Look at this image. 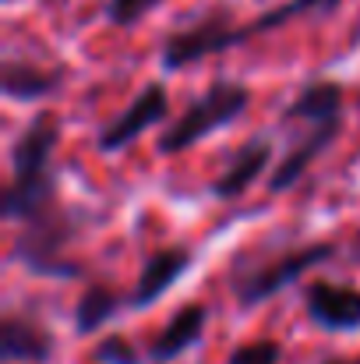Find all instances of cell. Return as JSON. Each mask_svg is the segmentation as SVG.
<instances>
[{
	"label": "cell",
	"mask_w": 360,
	"mask_h": 364,
	"mask_svg": "<svg viewBox=\"0 0 360 364\" xmlns=\"http://www.w3.org/2000/svg\"><path fill=\"white\" fill-rule=\"evenodd\" d=\"M57 145H60V121L50 110L36 114L18 131L11 145V181L4 188V205H0L7 223H21L36 209L60 198L57 170H53Z\"/></svg>",
	"instance_id": "obj_1"
},
{
	"label": "cell",
	"mask_w": 360,
	"mask_h": 364,
	"mask_svg": "<svg viewBox=\"0 0 360 364\" xmlns=\"http://www.w3.org/2000/svg\"><path fill=\"white\" fill-rule=\"evenodd\" d=\"M82 237V213L67 202H50L25 216L11 237V262L39 279H78L82 262L75 258V241Z\"/></svg>",
	"instance_id": "obj_2"
},
{
	"label": "cell",
	"mask_w": 360,
	"mask_h": 364,
	"mask_svg": "<svg viewBox=\"0 0 360 364\" xmlns=\"http://www.w3.org/2000/svg\"><path fill=\"white\" fill-rule=\"evenodd\" d=\"M332 258H336V244L332 241H307L297 244V247H283V251H276L261 262L237 258L227 272V283H230L237 304L247 311V308H261L265 301H272L286 287L300 283L311 269H318Z\"/></svg>",
	"instance_id": "obj_3"
},
{
	"label": "cell",
	"mask_w": 360,
	"mask_h": 364,
	"mask_svg": "<svg viewBox=\"0 0 360 364\" xmlns=\"http://www.w3.org/2000/svg\"><path fill=\"white\" fill-rule=\"evenodd\" d=\"M254 103V92L247 82H237V78H216L198 100H191L184 107L180 117L166 124L156 138V152L159 156H180L187 149H195L198 141L212 138L216 131L237 124L247 107Z\"/></svg>",
	"instance_id": "obj_4"
},
{
	"label": "cell",
	"mask_w": 360,
	"mask_h": 364,
	"mask_svg": "<svg viewBox=\"0 0 360 364\" xmlns=\"http://www.w3.org/2000/svg\"><path fill=\"white\" fill-rule=\"evenodd\" d=\"M237 14L230 7H212L198 18H191L187 25L173 28L163 43H159V68L166 75L187 71L198 60L230 53V28H234Z\"/></svg>",
	"instance_id": "obj_5"
},
{
	"label": "cell",
	"mask_w": 360,
	"mask_h": 364,
	"mask_svg": "<svg viewBox=\"0 0 360 364\" xmlns=\"http://www.w3.org/2000/svg\"><path fill=\"white\" fill-rule=\"evenodd\" d=\"M166 124H170V92L163 82H148L117 117H110L99 127L96 149L103 156H114V152H124L131 141H138L145 131H152V127L163 131Z\"/></svg>",
	"instance_id": "obj_6"
},
{
	"label": "cell",
	"mask_w": 360,
	"mask_h": 364,
	"mask_svg": "<svg viewBox=\"0 0 360 364\" xmlns=\"http://www.w3.org/2000/svg\"><path fill=\"white\" fill-rule=\"evenodd\" d=\"M304 315L322 333H360V287L336 279L304 283Z\"/></svg>",
	"instance_id": "obj_7"
},
{
	"label": "cell",
	"mask_w": 360,
	"mask_h": 364,
	"mask_svg": "<svg viewBox=\"0 0 360 364\" xmlns=\"http://www.w3.org/2000/svg\"><path fill=\"white\" fill-rule=\"evenodd\" d=\"M268 173H272V138L254 134L230 152V159L223 163L216 181L209 184V195L216 202H237L258 181H268Z\"/></svg>",
	"instance_id": "obj_8"
},
{
	"label": "cell",
	"mask_w": 360,
	"mask_h": 364,
	"mask_svg": "<svg viewBox=\"0 0 360 364\" xmlns=\"http://www.w3.org/2000/svg\"><path fill=\"white\" fill-rule=\"evenodd\" d=\"M195 265V251L187 244H166V247H156L141 269H138V279L131 287V311H145L152 304H159Z\"/></svg>",
	"instance_id": "obj_9"
},
{
	"label": "cell",
	"mask_w": 360,
	"mask_h": 364,
	"mask_svg": "<svg viewBox=\"0 0 360 364\" xmlns=\"http://www.w3.org/2000/svg\"><path fill=\"white\" fill-rule=\"evenodd\" d=\"M339 131H343V121H329V124H318V127H307L304 138L272 166V173H268V181H265V191H268V195H286V191H293V188L311 173V166L332 149V141L339 138Z\"/></svg>",
	"instance_id": "obj_10"
},
{
	"label": "cell",
	"mask_w": 360,
	"mask_h": 364,
	"mask_svg": "<svg viewBox=\"0 0 360 364\" xmlns=\"http://www.w3.org/2000/svg\"><path fill=\"white\" fill-rule=\"evenodd\" d=\"M57 354V340L28 311H4L0 322V358L7 364H50Z\"/></svg>",
	"instance_id": "obj_11"
},
{
	"label": "cell",
	"mask_w": 360,
	"mask_h": 364,
	"mask_svg": "<svg viewBox=\"0 0 360 364\" xmlns=\"http://www.w3.org/2000/svg\"><path fill=\"white\" fill-rule=\"evenodd\" d=\"M209 304H202V301H191V304H180L170 318H166V326L152 336V343H148V364H170L177 361V358H184L187 350H195L198 343H202V336H205V329H209Z\"/></svg>",
	"instance_id": "obj_12"
},
{
	"label": "cell",
	"mask_w": 360,
	"mask_h": 364,
	"mask_svg": "<svg viewBox=\"0 0 360 364\" xmlns=\"http://www.w3.org/2000/svg\"><path fill=\"white\" fill-rule=\"evenodd\" d=\"M343 107H347V85L343 82H336V78H311L279 110V121L318 127V124H329V121H343Z\"/></svg>",
	"instance_id": "obj_13"
},
{
	"label": "cell",
	"mask_w": 360,
	"mask_h": 364,
	"mask_svg": "<svg viewBox=\"0 0 360 364\" xmlns=\"http://www.w3.org/2000/svg\"><path fill=\"white\" fill-rule=\"evenodd\" d=\"M64 82H67V68H43L39 60L7 57V60H4L0 89H4V96L14 100V103H39V100L57 96Z\"/></svg>",
	"instance_id": "obj_14"
},
{
	"label": "cell",
	"mask_w": 360,
	"mask_h": 364,
	"mask_svg": "<svg viewBox=\"0 0 360 364\" xmlns=\"http://www.w3.org/2000/svg\"><path fill=\"white\" fill-rule=\"evenodd\" d=\"M339 4H343V0H279V4L265 7L261 14H254V18H247V21H240V18L234 21V28H230V50H237V46L258 39V36L279 32L283 25H290V21H297V18L329 14V11H336Z\"/></svg>",
	"instance_id": "obj_15"
},
{
	"label": "cell",
	"mask_w": 360,
	"mask_h": 364,
	"mask_svg": "<svg viewBox=\"0 0 360 364\" xmlns=\"http://www.w3.org/2000/svg\"><path fill=\"white\" fill-rule=\"evenodd\" d=\"M120 311H131V294H120L117 287L92 279L85 283V290L75 301V333L78 336H96L99 329H107Z\"/></svg>",
	"instance_id": "obj_16"
},
{
	"label": "cell",
	"mask_w": 360,
	"mask_h": 364,
	"mask_svg": "<svg viewBox=\"0 0 360 364\" xmlns=\"http://www.w3.org/2000/svg\"><path fill=\"white\" fill-rule=\"evenodd\" d=\"M92 361L96 364H148V354H141L124 333H107L92 347Z\"/></svg>",
	"instance_id": "obj_17"
},
{
	"label": "cell",
	"mask_w": 360,
	"mask_h": 364,
	"mask_svg": "<svg viewBox=\"0 0 360 364\" xmlns=\"http://www.w3.org/2000/svg\"><path fill=\"white\" fill-rule=\"evenodd\" d=\"M279 358H283L279 340L261 336V340H247V343L234 347L230 358H227V364H279Z\"/></svg>",
	"instance_id": "obj_18"
},
{
	"label": "cell",
	"mask_w": 360,
	"mask_h": 364,
	"mask_svg": "<svg viewBox=\"0 0 360 364\" xmlns=\"http://www.w3.org/2000/svg\"><path fill=\"white\" fill-rule=\"evenodd\" d=\"M322 364H360V358H329V361Z\"/></svg>",
	"instance_id": "obj_19"
},
{
	"label": "cell",
	"mask_w": 360,
	"mask_h": 364,
	"mask_svg": "<svg viewBox=\"0 0 360 364\" xmlns=\"http://www.w3.org/2000/svg\"><path fill=\"white\" fill-rule=\"evenodd\" d=\"M354 262H360V237H357V244H354Z\"/></svg>",
	"instance_id": "obj_20"
}]
</instances>
